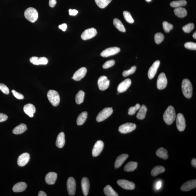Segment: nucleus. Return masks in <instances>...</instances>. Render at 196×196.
Listing matches in <instances>:
<instances>
[{"instance_id":"nucleus-1","label":"nucleus","mask_w":196,"mask_h":196,"mask_svg":"<svg viewBox=\"0 0 196 196\" xmlns=\"http://www.w3.org/2000/svg\"><path fill=\"white\" fill-rule=\"evenodd\" d=\"M176 118V113L174 108L172 106L168 107L163 115L164 122L167 125H170L173 123Z\"/></svg>"},{"instance_id":"nucleus-2","label":"nucleus","mask_w":196,"mask_h":196,"mask_svg":"<svg viewBox=\"0 0 196 196\" xmlns=\"http://www.w3.org/2000/svg\"><path fill=\"white\" fill-rule=\"evenodd\" d=\"M182 89L183 95L186 98H191L192 95V85L189 79L183 80L182 83Z\"/></svg>"},{"instance_id":"nucleus-3","label":"nucleus","mask_w":196,"mask_h":196,"mask_svg":"<svg viewBox=\"0 0 196 196\" xmlns=\"http://www.w3.org/2000/svg\"><path fill=\"white\" fill-rule=\"evenodd\" d=\"M25 18L32 23L35 22L38 18L37 11L33 7H29L25 10L24 13Z\"/></svg>"},{"instance_id":"nucleus-4","label":"nucleus","mask_w":196,"mask_h":196,"mask_svg":"<svg viewBox=\"0 0 196 196\" xmlns=\"http://www.w3.org/2000/svg\"><path fill=\"white\" fill-rule=\"evenodd\" d=\"M47 97L53 106H58L60 102V98L57 91L53 90H50L47 93Z\"/></svg>"},{"instance_id":"nucleus-5","label":"nucleus","mask_w":196,"mask_h":196,"mask_svg":"<svg viewBox=\"0 0 196 196\" xmlns=\"http://www.w3.org/2000/svg\"><path fill=\"white\" fill-rule=\"evenodd\" d=\"M113 112L112 108H106L101 111L96 117L97 121L100 122L103 121L112 115Z\"/></svg>"},{"instance_id":"nucleus-6","label":"nucleus","mask_w":196,"mask_h":196,"mask_svg":"<svg viewBox=\"0 0 196 196\" xmlns=\"http://www.w3.org/2000/svg\"><path fill=\"white\" fill-rule=\"evenodd\" d=\"M136 128L135 124L131 123H126L119 127L118 131L123 134H126L132 132Z\"/></svg>"},{"instance_id":"nucleus-7","label":"nucleus","mask_w":196,"mask_h":196,"mask_svg":"<svg viewBox=\"0 0 196 196\" xmlns=\"http://www.w3.org/2000/svg\"><path fill=\"white\" fill-rule=\"evenodd\" d=\"M167 80L165 74L161 73L158 76L157 81V87L159 90H162L165 88L167 85Z\"/></svg>"},{"instance_id":"nucleus-8","label":"nucleus","mask_w":196,"mask_h":196,"mask_svg":"<svg viewBox=\"0 0 196 196\" xmlns=\"http://www.w3.org/2000/svg\"><path fill=\"white\" fill-rule=\"evenodd\" d=\"M176 126L178 131H184L186 126V121L184 116L181 113L177 114L176 118Z\"/></svg>"},{"instance_id":"nucleus-9","label":"nucleus","mask_w":196,"mask_h":196,"mask_svg":"<svg viewBox=\"0 0 196 196\" xmlns=\"http://www.w3.org/2000/svg\"><path fill=\"white\" fill-rule=\"evenodd\" d=\"M67 189L69 195H75L76 189V183L75 180L73 177H70L67 180Z\"/></svg>"},{"instance_id":"nucleus-10","label":"nucleus","mask_w":196,"mask_h":196,"mask_svg":"<svg viewBox=\"0 0 196 196\" xmlns=\"http://www.w3.org/2000/svg\"><path fill=\"white\" fill-rule=\"evenodd\" d=\"M97 33L96 29L95 28H91L85 30L81 34V37L84 40H88L95 37Z\"/></svg>"},{"instance_id":"nucleus-11","label":"nucleus","mask_w":196,"mask_h":196,"mask_svg":"<svg viewBox=\"0 0 196 196\" xmlns=\"http://www.w3.org/2000/svg\"><path fill=\"white\" fill-rule=\"evenodd\" d=\"M117 184L123 189L128 190H133L135 188V185L133 182L125 179L118 180Z\"/></svg>"},{"instance_id":"nucleus-12","label":"nucleus","mask_w":196,"mask_h":196,"mask_svg":"<svg viewBox=\"0 0 196 196\" xmlns=\"http://www.w3.org/2000/svg\"><path fill=\"white\" fill-rule=\"evenodd\" d=\"M98 85L99 88L100 90H106L109 87L110 81L108 79L107 77L102 76L98 78Z\"/></svg>"},{"instance_id":"nucleus-13","label":"nucleus","mask_w":196,"mask_h":196,"mask_svg":"<svg viewBox=\"0 0 196 196\" xmlns=\"http://www.w3.org/2000/svg\"><path fill=\"white\" fill-rule=\"evenodd\" d=\"M120 51V48L117 47L108 48L101 53V56L103 57H108L114 55Z\"/></svg>"},{"instance_id":"nucleus-14","label":"nucleus","mask_w":196,"mask_h":196,"mask_svg":"<svg viewBox=\"0 0 196 196\" xmlns=\"http://www.w3.org/2000/svg\"><path fill=\"white\" fill-rule=\"evenodd\" d=\"M103 147H104V144L102 141L101 140L98 141L95 143L92 150V156L95 157L99 156L103 151Z\"/></svg>"},{"instance_id":"nucleus-15","label":"nucleus","mask_w":196,"mask_h":196,"mask_svg":"<svg viewBox=\"0 0 196 196\" xmlns=\"http://www.w3.org/2000/svg\"><path fill=\"white\" fill-rule=\"evenodd\" d=\"M160 64V61L157 60L154 62L153 65L150 67L148 72V76L149 79H151L154 77L159 68Z\"/></svg>"},{"instance_id":"nucleus-16","label":"nucleus","mask_w":196,"mask_h":196,"mask_svg":"<svg viewBox=\"0 0 196 196\" xmlns=\"http://www.w3.org/2000/svg\"><path fill=\"white\" fill-rule=\"evenodd\" d=\"M131 81L129 78L124 80L119 84L117 88L118 92L121 93L126 91L131 86Z\"/></svg>"},{"instance_id":"nucleus-17","label":"nucleus","mask_w":196,"mask_h":196,"mask_svg":"<svg viewBox=\"0 0 196 196\" xmlns=\"http://www.w3.org/2000/svg\"><path fill=\"white\" fill-rule=\"evenodd\" d=\"M87 73V69L85 67H82L75 72L72 78L75 81H80L85 76Z\"/></svg>"},{"instance_id":"nucleus-18","label":"nucleus","mask_w":196,"mask_h":196,"mask_svg":"<svg viewBox=\"0 0 196 196\" xmlns=\"http://www.w3.org/2000/svg\"><path fill=\"white\" fill-rule=\"evenodd\" d=\"M196 187V179L191 180L183 184L181 187L182 191H188Z\"/></svg>"},{"instance_id":"nucleus-19","label":"nucleus","mask_w":196,"mask_h":196,"mask_svg":"<svg viewBox=\"0 0 196 196\" xmlns=\"http://www.w3.org/2000/svg\"><path fill=\"white\" fill-rule=\"evenodd\" d=\"M30 159V156L29 153H25L22 154L19 157L17 163L20 167H24L29 162Z\"/></svg>"},{"instance_id":"nucleus-20","label":"nucleus","mask_w":196,"mask_h":196,"mask_svg":"<svg viewBox=\"0 0 196 196\" xmlns=\"http://www.w3.org/2000/svg\"><path fill=\"white\" fill-rule=\"evenodd\" d=\"M30 62L35 65H46L48 62V60L45 57L39 58L34 56L30 59Z\"/></svg>"},{"instance_id":"nucleus-21","label":"nucleus","mask_w":196,"mask_h":196,"mask_svg":"<svg viewBox=\"0 0 196 196\" xmlns=\"http://www.w3.org/2000/svg\"><path fill=\"white\" fill-rule=\"evenodd\" d=\"M57 175L56 172H51L47 174L45 177V181L47 184L54 185L57 179Z\"/></svg>"},{"instance_id":"nucleus-22","label":"nucleus","mask_w":196,"mask_h":196,"mask_svg":"<svg viewBox=\"0 0 196 196\" xmlns=\"http://www.w3.org/2000/svg\"><path fill=\"white\" fill-rule=\"evenodd\" d=\"M81 188L84 195L87 196L88 195L90 187L89 181L87 177H84L81 181Z\"/></svg>"},{"instance_id":"nucleus-23","label":"nucleus","mask_w":196,"mask_h":196,"mask_svg":"<svg viewBox=\"0 0 196 196\" xmlns=\"http://www.w3.org/2000/svg\"><path fill=\"white\" fill-rule=\"evenodd\" d=\"M23 110L25 113L29 116V117H34V114L36 112L35 106L31 103H28L25 105L23 108Z\"/></svg>"},{"instance_id":"nucleus-24","label":"nucleus","mask_w":196,"mask_h":196,"mask_svg":"<svg viewBox=\"0 0 196 196\" xmlns=\"http://www.w3.org/2000/svg\"><path fill=\"white\" fill-rule=\"evenodd\" d=\"M27 187V185L24 182H20L14 185L12 190L15 192H23L26 190Z\"/></svg>"},{"instance_id":"nucleus-25","label":"nucleus","mask_w":196,"mask_h":196,"mask_svg":"<svg viewBox=\"0 0 196 196\" xmlns=\"http://www.w3.org/2000/svg\"><path fill=\"white\" fill-rule=\"evenodd\" d=\"M128 157V155L126 154H123L120 155L116 159L115 164H114V167L116 169L118 168L121 167L124 162Z\"/></svg>"},{"instance_id":"nucleus-26","label":"nucleus","mask_w":196,"mask_h":196,"mask_svg":"<svg viewBox=\"0 0 196 196\" xmlns=\"http://www.w3.org/2000/svg\"><path fill=\"white\" fill-rule=\"evenodd\" d=\"M65 144V134L63 132L59 133L56 139V146L59 148H62Z\"/></svg>"},{"instance_id":"nucleus-27","label":"nucleus","mask_w":196,"mask_h":196,"mask_svg":"<svg viewBox=\"0 0 196 196\" xmlns=\"http://www.w3.org/2000/svg\"><path fill=\"white\" fill-rule=\"evenodd\" d=\"M27 127L24 123H21L16 127L12 131L15 134H20L24 133L27 130Z\"/></svg>"},{"instance_id":"nucleus-28","label":"nucleus","mask_w":196,"mask_h":196,"mask_svg":"<svg viewBox=\"0 0 196 196\" xmlns=\"http://www.w3.org/2000/svg\"><path fill=\"white\" fill-rule=\"evenodd\" d=\"M175 15L179 18H182L187 15V11L184 8L179 7L176 8L174 10Z\"/></svg>"},{"instance_id":"nucleus-29","label":"nucleus","mask_w":196,"mask_h":196,"mask_svg":"<svg viewBox=\"0 0 196 196\" xmlns=\"http://www.w3.org/2000/svg\"><path fill=\"white\" fill-rule=\"evenodd\" d=\"M167 153V150L166 149L163 147H161L157 150L156 155L159 158L164 159H167L168 158Z\"/></svg>"},{"instance_id":"nucleus-30","label":"nucleus","mask_w":196,"mask_h":196,"mask_svg":"<svg viewBox=\"0 0 196 196\" xmlns=\"http://www.w3.org/2000/svg\"><path fill=\"white\" fill-rule=\"evenodd\" d=\"M138 164L137 162H130L125 165L124 170L127 172H133L137 169Z\"/></svg>"},{"instance_id":"nucleus-31","label":"nucleus","mask_w":196,"mask_h":196,"mask_svg":"<svg viewBox=\"0 0 196 196\" xmlns=\"http://www.w3.org/2000/svg\"><path fill=\"white\" fill-rule=\"evenodd\" d=\"M139 112L137 115V117L139 120H143L145 118L146 114L147 111V108L145 105H142L139 109Z\"/></svg>"},{"instance_id":"nucleus-32","label":"nucleus","mask_w":196,"mask_h":196,"mask_svg":"<svg viewBox=\"0 0 196 196\" xmlns=\"http://www.w3.org/2000/svg\"><path fill=\"white\" fill-rule=\"evenodd\" d=\"M104 193L107 196H118V194L113 189L111 186H106L103 189Z\"/></svg>"},{"instance_id":"nucleus-33","label":"nucleus","mask_w":196,"mask_h":196,"mask_svg":"<svg viewBox=\"0 0 196 196\" xmlns=\"http://www.w3.org/2000/svg\"><path fill=\"white\" fill-rule=\"evenodd\" d=\"M165 171V168L162 166H157L152 169L151 173V175L154 177L156 176L159 174L164 172Z\"/></svg>"},{"instance_id":"nucleus-34","label":"nucleus","mask_w":196,"mask_h":196,"mask_svg":"<svg viewBox=\"0 0 196 196\" xmlns=\"http://www.w3.org/2000/svg\"><path fill=\"white\" fill-rule=\"evenodd\" d=\"M88 113L86 112L81 113L78 117L77 124L78 125H81L85 123L87 118Z\"/></svg>"},{"instance_id":"nucleus-35","label":"nucleus","mask_w":196,"mask_h":196,"mask_svg":"<svg viewBox=\"0 0 196 196\" xmlns=\"http://www.w3.org/2000/svg\"><path fill=\"white\" fill-rule=\"evenodd\" d=\"M113 23L114 26L119 31L123 32H126V29H125L124 26L120 20L117 18L114 19L113 21Z\"/></svg>"},{"instance_id":"nucleus-36","label":"nucleus","mask_w":196,"mask_h":196,"mask_svg":"<svg viewBox=\"0 0 196 196\" xmlns=\"http://www.w3.org/2000/svg\"><path fill=\"white\" fill-rule=\"evenodd\" d=\"M85 95L84 92L82 90L79 91L76 96V103L78 104H80L83 102Z\"/></svg>"},{"instance_id":"nucleus-37","label":"nucleus","mask_w":196,"mask_h":196,"mask_svg":"<svg viewBox=\"0 0 196 196\" xmlns=\"http://www.w3.org/2000/svg\"><path fill=\"white\" fill-rule=\"evenodd\" d=\"M112 1V0H95L97 5L101 9L105 8Z\"/></svg>"},{"instance_id":"nucleus-38","label":"nucleus","mask_w":196,"mask_h":196,"mask_svg":"<svg viewBox=\"0 0 196 196\" xmlns=\"http://www.w3.org/2000/svg\"><path fill=\"white\" fill-rule=\"evenodd\" d=\"M186 4L187 1L185 0H179L172 1L171 2L170 5L172 7L177 8L186 6Z\"/></svg>"},{"instance_id":"nucleus-39","label":"nucleus","mask_w":196,"mask_h":196,"mask_svg":"<svg viewBox=\"0 0 196 196\" xmlns=\"http://www.w3.org/2000/svg\"><path fill=\"white\" fill-rule=\"evenodd\" d=\"M123 15L125 20L128 23L132 24L134 22V20L129 12L127 11H124L123 12Z\"/></svg>"},{"instance_id":"nucleus-40","label":"nucleus","mask_w":196,"mask_h":196,"mask_svg":"<svg viewBox=\"0 0 196 196\" xmlns=\"http://www.w3.org/2000/svg\"><path fill=\"white\" fill-rule=\"evenodd\" d=\"M164 36L161 33H157L155 34V41L157 44H159L164 41Z\"/></svg>"},{"instance_id":"nucleus-41","label":"nucleus","mask_w":196,"mask_h":196,"mask_svg":"<svg viewBox=\"0 0 196 196\" xmlns=\"http://www.w3.org/2000/svg\"><path fill=\"white\" fill-rule=\"evenodd\" d=\"M194 25L193 23H190L183 26L182 29L184 32L189 33H190L194 29Z\"/></svg>"},{"instance_id":"nucleus-42","label":"nucleus","mask_w":196,"mask_h":196,"mask_svg":"<svg viewBox=\"0 0 196 196\" xmlns=\"http://www.w3.org/2000/svg\"><path fill=\"white\" fill-rule=\"evenodd\" d=\"M140 107V105L139 103H137L134 106L130 107L129 109L128 114L130 115H134Z\"/></svg>"},{"instance_id":"nucleus-43","label":"nucleus","mask_w":196,"mask_h":196,"mask_svg":"<svg viewBox=\"0 0 196 196\" xmlns=\"http://www.w3.org/2000/svg\"><path fill=\"white\" fill-rule=\"evenodd\" d=\"M163 28L166 32L168 33L171 30L173 29V26L167 21H164L163 23Z\"/></svg>"},{"instance_id":"nucleus-44","label":"nucleus","mask_w":196,"mask_h":196,"mask_svg":"<svg viewBox=\"0 0 196 196\" xmlns=\"http://www.w3.org/2000/svg\"><path fill=\"white\" fill-rule=\"evenodd\" d=\"M136 68H137V67L135 66H134L131 67L129 70L124 71L123 73V76L124 77H127L129 76L130 75L133 74L135 72H136Z\"/></svg>"},{"instance_id":"nucleus-45","label":"nucleus","mask_w":196,"mask_h":196,"mask_svg":"<svg viewBox=\"0 0 196 196\" xmlns=\"http://www.w3.org/2000/svg\"><path fill=\"white\" fill-rule=\"evenodd\" d=\"M184 46L187 49L190 50H196V43L193 42H187L184 45Z\"/></svg>"},{"instance_id":"nucleus-46","label":"nucleus","mask_w":196,"mask_h":196,"mask_svg":"<svg viewBox=\"0 0 196 196\" xmlns=\"http://www.w3.org/2000/svg\"><path fill=\"white\" fill-rule=\"evenodd\" d=\"M115 62L113 60H111L105 62L103 64V68L104 69H108L110 68L115 64Z\"/></svg>"},{"instance_id":"nucleus-47","label":"nucleus","mask_w":196,"mask_h":196,"mask_svg":"<svg viewBox=\"0 0 196 196\" xmlns=\"http://www.w3.org/2000/svg\"><path fill=\"white\" fill-rule=\"evenodd\" d=\"M0 90L6 95H8L9 93V89L4 84H0Z\"/></svg>"},{"instance_id":"nucleus-48","label":"nucleus","mask_w":196,"mask_h":196,"mask_svg":"<svg viewBox=\"0 0 196 196\" xmlns=\"http://www.w3.org/2000/svg\"><path fill=\"white\" fill-rule=\"evenodd\" d=\"M12 92L15 98H16L17 99H18L19 100H22L24 99V97L23 96V95H22V94L17 92L16 91L12 90Z\"/></svg>"},{"instance_id":"nucleus-49","label":"nucleus","mask_w":196,"mask_h":196,"mask_svg":"<svg viewBox=\"0 0 196 196\" xmlns=\"http://www.w3.org/2000/svg\"><path fill=\"white\" fill-rule=\"evenodd\" d=\"M8 119V116L6 114L0 113V123L6 121Z\"/></svg>"},{"instance_id":"nucleus-50","label":"nucleus","mask_w":196,"mask_h":196,"mask_svg":"<svg viewBox=\"0 0 196 196\" xmlns=\"http://www.w3.org/2000/svg\"><path fill=\"white\" fill-rule=\"evenodd\" d=\"M69 12L70 16H76L78 13V11L76 10H72L71 9L69 10Z\"/></svg>"},{"instance_id":"nucleus-51","label":"nucleus","mask_w":196,"mask_h":196,"mask_svg":"<svg viewBox=\"0 0 196 196\" xmlns=\"http://www.w3.org/2000/svg\"><path fill=\"white\" fill-rule=\"evenodd\" d=\"M56 0H49V4L50 7H54L56 4Z\"/></svg>"},{"instance_id":"nucleus-52","label":"nucleus","mask_w":196,"mask_h":196,"mask_svg":"<svg viewBox=\"0 0 196 196\" xmlns=\"http://www.w3.org/2000/svg\"><path fill=\"white\" fill-rule=\"evenodd\" d=\"M59 28L60 29H62V31H65L67 29V25L65 23H64V24L59 25Z\"/></svg>"},{"instance_id":"nucleus-53","label":"nucleus","mask_w":196,"mask_h":196,"mask_svg":"<svg viewBox=\"0 0 196 196\" xmlns=\"http://www.w3.org/2000/svg\"><path fill=\"white\" fill-rule=\"evenodd\" d=\"M162 186V182L161 181H159L157 182L156 185V189L157 190H159L161 187Z\"/></svg>"},{"instance_id":"nucleus-54","label":"nucleus","mask_w":196,"mask_h":196,"mask_svg":"<svg viewBox=\"0 0 196 196\" xmlns=\"http://www.w3.org/2000/svg\"><path fill=\"white\" fill-rule=\"evenodd\" d=\"M191 164L193 167L196 168V159L195 158H193L191 161Z\"/></svg>"},{"instance_id":"nucleus-55","label":"nucleus","mask_w":196,"mask_h":196,"mask_svg":"<svg viewBox=\"0 0 196 196\" xmlns=\"http://www.w3.org/2000/svg\"><path fill=\"white\" fill-rule=\"evenodd\" d=\"M38 196H47V194L44 191H39L38 194Z\"/></svg>"},{"instance_id":"nucleus-56","label":"nucleus","mask_w":196,"mask_h":196,"mask_svg":"<svg viewBox=\"0 0 196 196\" xmlns=\"http://www.w3.org/2000/svg\"><path fill=\"white\" fill-rule=\"evenodd\" d=\"M193 37L194 38L196 39V32H195L193 34Z\"/></svg>"},{"instance_id":"nucleus-57","label":"nucleus","mask_w":196,"mask_h":196,"mask_svg":"<svg viewBox=\"0 0 196 196\" xmlns=\"http://www.w3.org/2000/svg\"><path fill=\"white\" fill-rule=\"evenodd\" d=\"M146 1H151V0H146Z\"/></svg>"}]
</instances>
